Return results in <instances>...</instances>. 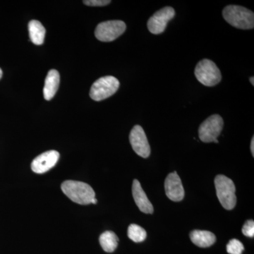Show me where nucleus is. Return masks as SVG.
<instances>
[{
	"label": "nucleus",
	"instance_id": "nucleus-9",
	"mask_svg": "<svg viewBox=\"0 0 254 254\" xmlns=\"http://www.w3.org/2000/svg\"><path fill=\"white\" fill-rule=\"evenodd\" d=\"M129 141L135 153L143 158L150 155V147L144 130L139 125L133 127L129 134Z\"/></svg>",
	"mask_w": 254,
	"mask_h": 254
},
{
	"label": "nucleus",
	"instance_id": "nucleus-11",
	"mask_svg": "<svg viewBox=\"0 0 254 254\" xmlns=\"http://www.w3.org/2000/svg\"><path fill=\"white\" fill-rule=\"evenodd\" d=\"M165 193L170 200L181 201L185 198V190L180 176L176 172L169 174L165 182Z\"/></svg>",
	"mask_w": 254,
	"mask_h": 254
},
{
	"label": "nucleus",
	"instance_id": "nucleus-15",
	"mask_svg": "<svg viewBox=\"0 0 254 254\" xmlns=\"http://www.w3.org/2000/svg\"><path fill=\"white\" fill-rule=\"evenodd\" d=\"M28 31H29L30 38L33 44L41 46L44 43L46 36V28L40 21L37 20H32L28 23Z\"/></svg>",
	"mask_w": 254,
	"mask_h": 254
},
{
	"label": "nucleus",
	"instance_id": "nucleus-4",
	"mask_svg": "<svg viewBox=\"0 0 254 254\" xmlns=\"http://www.w3.org/2000/svg\"><path fill=\"white\" fill-rule=\"evenodd\" d=\"M194 73L197 80L205 86H215L221 81L220 69L215 63L210 60H200L195 66Z\"/></svg>",
	"mask_w": 254,
	"mask_h": 254
},
{
	"label": "nucleus",
	"instance_id": "nucleus-17",
	"mask_svg": "<svg viewBox=\"0 0 254 254\" xmlns=\"http://www.w3.org/2000/svg\"><path fill=\"white\" fill-rule=\"evenodd\" d=\"M127 235L130 240L136 243L143 242L147 236L146 232L144 229L136 224H131L129 225Z\"/></svg>",
	"mask_w": 254,
	"mask_h": 254
},
{
	"label": "nucleus",
	"instance_id": "nucleus-13",
	"mask_svg": "<svg viewBox=\"0 0 254 254\" xmlns=\"http://www.w3.org/2000/svg\"><path fill=\"white\" fill-rule=\"evenodd\" d=\"M60 81V73L57 70H50L47 75L45 86L43 88V95L45 99L50 100L54 98L58 88Z\"/></svg>",
	"mask_w": 254,
	"mask_h": 254
},
{
	"label": "nucleus",
	"instance_id": "nucleus-7",
	"mask_svg": "<svg viewBox=\"0 0 254 254\" xmlns=\"http://www.w3.org/2000/svg\"><path fill=\"white\" fill-rule=\"evenodd\" d=\"M126 23L120 20L104 21L95 28V36L98 41L112 42L122 36L126 31Z\"/></svg>",
	"mask_w": 254,
	"mask_h": 254
},
{
	"label": "nucleus",
	"instance_id": "nucleus-18",
	"mask_svg": "<svg viewBox=\"0 0 254 254\" xmlns=\"http://www.w3.org/2000/svg\"><path fill=\"white\" fill-rule=\"evenodd\" d=\"M244 250L245 247L243 244L235 239L230 240L227 245V252L230 254H242Z\"/></svg>",
	"mask_w": 254,
	"mask_h": 254
},
{
	"label": "nucleus",
	"instance_id": "nucleus-22",
	"mask_svg": "<svg viewBox=\"0 0 254 254\" xmlns=\"http://www.w3.org/2000/svg\"><path fill=\"white\" fill-rule=\"evenodd\" d=\"M250 83H252V86H254V76H252L250 78Z\"/></svg>",
	"mask_w": 254,
	"mask_h": 254
},
{
	"label": "nucleus",
	"instance_id": "nucleus-8",
	"mask_svg": "<svg viewBox=\"0 0 254 254\" xmlns=\"http://www.w3.org/2000/svg\"><path fill=\"white\" fill-rule=\"evenodd\" d=\"M175 16V9L171 6H165L158 10L148 19L147 23L148 31L155 35L163 33L169 21L173 19Z\"/></svg>",
	"mask_w": 254,
	"mask_h": 254
},
{
	"label": "nucleus",
	"instance_id": "nucleus-20",
	"mask_svg": "<svg viewBox=\"0 0 254 254\" xmlns=\"http://www.w3.org/2000/svg\"><path fill=\"white\" fill-rule=\"evenodd\" d=\"M85 4L91 6H103L108 5L111 3L110 0H86L83 1Z\"/></svg>",
	"mask_w": 254,
	"mask_h": 254
},
{
	"label": "nucleus",
	"instance_id": "nucleus-14",
	"mask_svg": "<svg viewBox=\"0 0 254 254\" xmlns=\"http://www.w3.org/2000/svg\"><path fill=\"white\" fill-rule=\"evenodd\" d=\"M190 238L195 245L200 248L211 247L216 242L215 235L205 230H193L190 232Z\"/></svg>",
	"mask_w": 254,
	"mask_h": 254
},
{
	"label": "nucleus",
	"instance_id": "nucleus-1",
	"mask_svg": "<svg viewBox=\"0 0 254 254\" xmlns=\"http://www.w3.org/2000/svg\"><path fill=\"white\" fill-rule=\"evenodd\" d=\"M222 16L233 27L243 30L254 28V12L244 6L228 5L222 11Z\"/></svg>",
	"mask_w": 254,
	"mask_h": 254
},
{
	"label": "nucleus",
	"instance_id": "nucleus-12",
	"mask_svg": "<svg viewBox=\"0 0 254 254\" xmlns=\"http://www.w3.org/2000/svg\"><path fill=\"white\" fill-rule=\"evenodd\" d=\"M132 194L135 203L142 213L152 214L153 213V206L145 194L144 190L142 189L138 180H134L132 185Z\"/></svg>",
	"mask_w": 254,
	"mask_h": 254
},
{
	"label": "nucleus",
	"instance_id": "nucleus-19",
	"mask_svg": "<svg viewBox=\"0 0 254 254\" xmlns=\"http://www.w3.org/2000/svg\"><path fill=\"white\" fill-rule=\"evenodd\" d=\"M242 233L246 237L253 238L254 237V222L253 220H247L242 227Z\"/></svg>",
	"mask_w": 254,
	"mask_h": 254
},
{
	"label": "nucleus",
	"instance_id": "nucleus-5",
	"mask_svg": "<svg viewBox=\"0 0 254 254\" xmlns=\"http://www.w3.org/2000/svg\"><path fill=\"white\" fill-rule=\"evenodd\" d=\"M120 81L113 76L100 78L92 85L90 97L95 101H101L112 96L118 91Z\"/></svg>",
	"mask_w": 254,
	"mask_h": 254
},
{
	"label": "nucleus",
	"instance_id": "nucleus-2",
	"mask_svg": "<svg viewBox=\"0 0 254 254\" xmlns=\"http://www.w3.org/2000/svg\"><path fill=\"white\" fill-rule=\"evenodd\" d=\"M61 188L69 199L78 204H90L95 198L94 190L84 182L67 180L63 182Z\"/></svg>",
	"mask_w": 254,
	"mask_h": 254
},
{
	"label": "nucleus",
	"instance_id": "nucleus-6",
	"mask_svg": "<svg viewBox=\"0 0 254 254\" xmlns=\"http://www.w3.org/2000/svg\"><path fill=\"white\" fill-rule=\"evenodd\" d=\"M223 120L219 115H213L205 120L198 128V136L200 141L204 143H218L217 139L223 128Z\"/></svg>",
	"mask_w": 254,
	"mask_h": 254
},
{
	"label": "nucleus",
	"instance_id": "nucleus-21",
	"mask_svg": "<svg viewBox=\"0 0 254 254\" xmlns=\"http://www.w3.org/2000/svg\"><path fill=\"white\" fill-rule=\"evenodd\" d=\"M251 151H252V155L254 157V137L252 138V142H251Z\"/></svg>",
	"mask_w": 254,
	"mask_h": 254
},
{
	"label": "nucleus",
	"instance_id": "nucleus-16",
	"mask_svg": "<svg viewBox=\"0 0 254 254\" xmlns=\"http://www.w3.org/2000/svg\"><path fill=\"white\" fill-rule=\"evenodd\" d=\"M119 239L115 232L106 231L100 236L99 242L102 248L108 253H112L116 250Z\"/></svg>",
	"mask_w": 254,
	"mask_h": 254
},
{
	"label": "nucleus",
	"instance_id": "nucleus-24",
	"mask_svg": "<svg viewBox=\"0 0 254 254\" xmlns=\"http://www.w3.org/2000/svg\"><path fill=\"white\" fill-rule=\"evenodd\" d=\"M1 77H2V71H1V68H0V79H1Z\"/></svg>",
	"mask_w": 254,
	"mask_h": 254
},
{
	"label": "nucleus",
	"instance_id": "nucleus-10",
	"mask_svg": "<svg viewBox=\"0 0 254 254\" xmlns=\"http://www.w3.org/2000/svg\"><path fill=\"white\" fill-rule=\"evenodd\" d=\"M60 158L57 150H49L38 155L31 163V169L34 173L43 174L55 166Z\"/></svg>",
	"mask_w": 254,
	"mask_h": 254
},
{
	"label": "nucleus",
	"instance_id": "nucleus-23",
	"mask_svg": "<svg viewBox=\"0 0 254 254\" xmlns=\"http://www.w3.org/2000/svg\"><path fill=\"white\" fill-rule=\"evenodd\" d=\"M97 203H98V200H97L96 198H95L92 200L91 203H93V204H96Z\"/></svg>",
	"mask_w": 254,
	"mask_h": 254
},
{
	"label": "nucleus",
	"instance_id": "nucleus-3",
	"mask_svg": "<svg viewBox=\"0 0 254 254\" xmlns=\"http://www.w3.org/2000/svg\"><path fill=\"white\" fill-rule=\"evenodd\" d=\"M215 186L222 206L228 210L235 208L237 203L236 188L231 179L225 175H218L215 179Z\"/></svg>",
	"mask_w": 254,
	"mask_h": 254
}]
</instances>
